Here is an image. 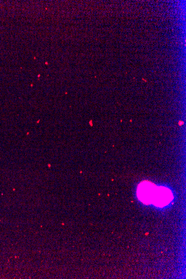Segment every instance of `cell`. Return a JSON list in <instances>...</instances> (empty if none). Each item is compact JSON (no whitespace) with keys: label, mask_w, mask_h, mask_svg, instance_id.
I'll return each mask as SVG.
<instances>
[{"label":"cell","mask_w":186,"mask_h":279,"mask_svg":"<svg viewBox=\"0 0 186 279\" xmlns=\"http://www.w3.org/2000/svg\"><path fill=\"white\" fill-rule=\"evenodd\" d=\"M156 186L149 182H143L138 187V197L144 204L152 203Z\"/></svg>","instance_id":"6da1fadb"},{"label":"cell","mask_w":186,"mask_h":279,"mask_svg":"<svg viewBox=\"0 0 186 279\" xmlns=\"http://www.w3.org/2000/svg\"><path fill=\"white\" fill-rule=\"evenodd\" d=\"M173 199L170 190L163 187H156L152 203L158 207H164L169 204Z\"/></svg>","instance_id":"7a4b0ae2"}]
</instances>
